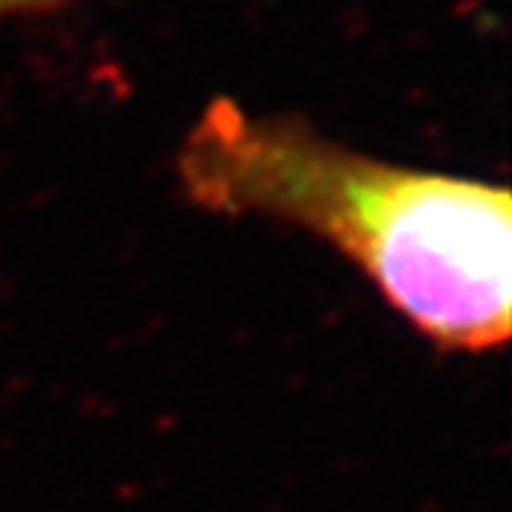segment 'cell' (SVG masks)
Wrapping results in <instances>:
<instances>
[{"mask_svg":"<svg viewBox=\"0 0 512 512\" xmlns=\"http://www.w3.org/2000/svg\"><path fill=\"white\" fill-rule=\"evenodd\" d=\"M186 195L340 250L414 331L491 352L512 334V198L472 176L380 161L290 115L213 99L176 155Z\"/></svg>","mask_w":512,"mask_h":512,"instance_id":"cell-1","label":"cell"},{"mask_svg":"<svg viewBox=\"0 0 512 512\" xmlns=\"http://www.w3.org/2000/svg\"><path fill=\"white\" fill-rule=\"evenodd\" d=\"M68 0H0V19L4 16H34L65 7Z\"/></svg>","mask_w":512,"mask_h":512,"instance_id":"cell-2","label":"cell"}]
</instances>
